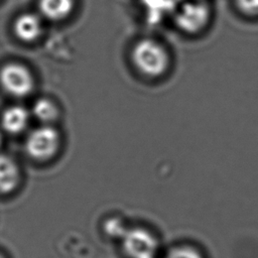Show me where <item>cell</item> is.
<instances>
[{
  "mask_svg": "<svg viewBox=\"0 0 258 258\" xmlns=\"http://www.w3.org/2000/svg\"><path fill=\"white\" fill-rule=\"evenodd\" d=\"M132 63L143 76L159 78L170 64V56L162 43L151 38H143L135 43L131 52Z\"/></svg>",
  "mask_w": 258,
  "mask_h": 258,
  "instance_id": "obj_1",
  "label": "cell"
},
{
  "mask_svg": "<svg viewBox=\"0 0 258 258\" xmlns=\"http://www.w3.org/2000/svg\"><path fill=\"white\" fill-rule=\"evenodd\" d=\"M60 146V135L52 125H40L33 129L26 138L25 149L31 158L48 160L52 158Z\"/></svg>",
  "mask_w": 258,
  "mask_h": 258,
  "instance_id": "obj_2",
  "label": "cell"
},
{
  "mask_svg": "<svg viewBox=\"0 0 258 258\" xmlns=\"http://www.w3.org/2000/svg\"><path fill=\"white\" fill-rule=\"evenodd\" d=\"M0 85L8 95L22 98L32 92L34 78L25 66L17 62H8L0 69Z\"/></svg>",
  "mask_w": 258,
  "mask_h": 258,
  "instance_id": "obj_3",
  "label": "cell"
},
{
  "mask_svg": "<svg viewBox=\"0 0 258 258\" xmlns=\"http://www.w3.org/2000/svg\"><path fill=\"white\" fill-rule=\"evenodd\" d=\"M210 8L202 1H187L174 10V22L183 32L195 34L201 32L209 23Z\"/></svg>",
  "mask_w": 258,
  "mask_h": 258,
  "instance_id": "obj_4",
  "label": "cell"
},
{
  "mask_svg": "<svg viewBox=\"0 0 258 258\" xmlns=\"http://www.w3.org/2000/svg\"><path fill=\"white\" fill-rule=\"evenodd\" d=\"M124 250L131 258H154L157 242L146 230L133 229L124 239Z\"/></svg>",
  "mask_w": 258,
  "mask_h": 258,
  "instance_id": "obj_5",
  "label": "cell"
},
{
  "mask_svg": "<svg viewBox=\"0 0 258 258\" xmlns=\"http://www.w3.org/2000/svg\"><path fill=\"white\" fill-rule=\"evenodd\" d=\"M15 35L24 42H32L37 40L43 30L42 21L39 15L25 12L20 14L13 23Z\"/></svg>",
  "mask_w": 258,
  "mask_h": 258,
  "instance_id": "obj_6",
  "label": "cell"
},
{
  "mask_svg": "<svg viewBox=\"0 0 258 258\" xmlns=\"http://www.w3.org/2000/svg\"><path fill=\"white\" fill-rule=\"evenodd\" d=\"M29 111L20 105L7 107L1 115V128L8 133L17 134L22 132L28 125Z\"/></svg>",
  "mask_w": 258,
  "mask_h": 258,
  "instance_id": "obj_7",
  "label": "cell"
},
{
  "mask_svg": "<svg viewBox=\"0 0 258 258\" xmlns=\"http://www.w3.org/2000/svg\"><path fill=\"white\" fill-rule=\"evenodd\" d=\"M20 170L15 160L6 154H0V194H9L19 184Z\"/></svg>",
  "mask_w": 258,
  "mask_h": 258,
  "instance_id": "obj_8",
  "label": "cell"
},
{
  "mask_svg": "<svg viewBox=\"0 0 258 258\" xmlns=\"http://www.w3.org/2000/svg\"><path fill=\"white\" fill-rule=\"evenodd\" d=\"M39 14L50 21H61L74 11L75 0H38Z\"/></svg>",
  "mask_w": 258,
  "mask_h": 258,
  "instance_id": "obj_9",
  "label": "cell"
},
{
  "mask_svg": "<svg viewBox=\"0 0 258 258\" xmlns=\"http://www.w3.org/2000/svg\"><path fill=\"white\" fill-rule=\"evenodd\" d=\"M31 114L41 125H52L59 115L57 105L48 98L37 99L32 106Z\"/></svg>",
  "mask_w": 258,
  "mask_h": 258,
  "instance_id": "obj_10",
  "label": "cell"
},
{
  "mask_svg": "<svg viewBox=\"0 0 258 258\" xmlns=\"http://www.w3.org/2000/svg\"><path fill=\"white\" fill-rule=\"evenodd\" d=\"M142 3L149 13V16H153L156 19L175 10L173 0H142Z\"/></svg>",
  "mask_w": 258,
  "mask_h": 258,
  "instance_id": "obj_11",
  "label": "cell"
},
{
  "mask_svg": "<svg viewBox=\"0 0 258 258\" xmlns=\"http://www.w3.org/2000/svg\"><path fill=\"white\" fill-rule=\"evenodd\" d=\"M163 258H204L202 253L192 246H175L167 251Z\"/></svg>",
  "mask_w": 258,
  "mask_h": 258,
  "instance_id": "obj_12",
  "label": "cell"
},
{
  "mask_svg": "<svg viewBox=\"0 0 258 258\" xmlns=\"http://www.w3.org/2000/svg\"><path fill=\"white\" fill-rule=\"evenodd\" d=\"M235 4L246 15H258V0H235Z\"/></svg>",
  "mask_w": 258,
  "mask_h": 258,
  "instance_id": "obj_13",
  "label": "cell"
},
{
  "mask_svg": "<svg viewBox=\"0 0 258 258\" xmlns=\"http://www.w3.org/2000/svg\"><path fill=\"white\" fill-rule=\"evenodd\" d=\"M2 143H3V133H2V131L0 130V146L2 145Z\"/></svg>",
  "mask_w": 258,
  "mask_h": 258,
  "instance_id": "obj_14",
  "label": "cell"
},
{
  "mask_svg": "<svg viewBox=\"0 0 258 258\" xmlns=\"http://www.w3.org/2000/svg\"><path fill=\"white\" fill-rule=\"evenodd\" d=\"M0 258H4V257H3V256L0 254Z\"/></svg>",
  "mask_w": 258,
  "mask_h": 258,
  "instance_id": "obj_15",
  "label": "cell"
}]
</instances>
